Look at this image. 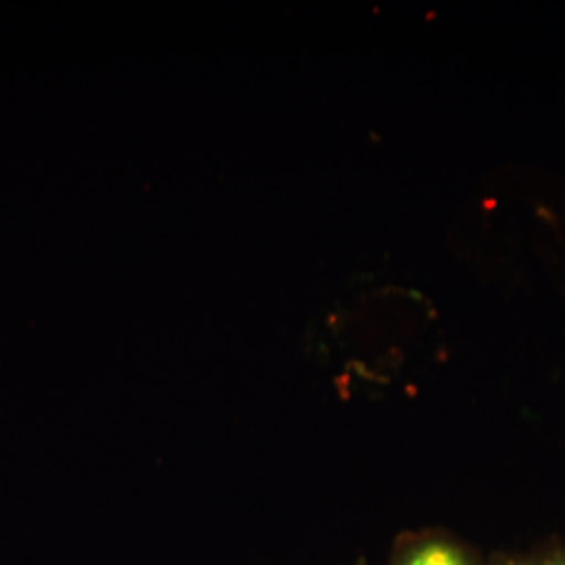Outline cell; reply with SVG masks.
Returning a JSON list of instances; mask_svg holds the SVG:
<instances>
[{
    "label": "cell",
    "mask_w": 565,
    "mask_h": 565,
    "mask_svg": "<svg viewBox=\"0 0 565 565\" xmlns=\"http://www.w3.org/2000/svg\"><path fill=\"white\" fill-rule=\"evenodd\" d=\"M392 565H481L459 542L440 534L416 535L394 553Z\"/></svg>",
    "instance_id": "obj_1"
},
{
    "label": "cell",
    "mask_w": 565,
    "mask_h": 565,
    "mask_svg": "<svg viewBox=\"0 0 565 565\" xmlns=\"http://www.w3.org/2000/svg\"><path fill=\"white\" fill-rule=\"evenodd\" d=\"M522 565H565V552L548 553V555L526 561Z\"/></svg>",
    "instance_id": "obj_2"
},
{
    "label": "cell",
    "mask_w": 565,
    "mask_h": 565,
    "mask_svg": "<svg viewBox=\"0 0 565 565\" xmlns=\"http://www.w3.org/2000/svg\"><path fill=\"white\" fill-rule=\"evenodd\" d=\"M493 565H522V563H519V561H514V559H500V561H497V563H494Z\"/></svg>",
    "instance_id": "obj_3"
}]
</instances>
